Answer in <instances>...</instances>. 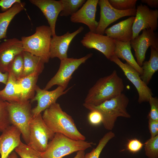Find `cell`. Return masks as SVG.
I'll return each instance as SVG.
<instances>
[{"instance_id": "obj_7", "label": "cell", "mask_w": 158, "mask_h": 158, "mask_svg": "<svg viewBox=\"0 0 158 158\" xmlns=\"http://www.w3.org/2000/svg\"><path fill=\"white\" fill-rule=\"evenodd\" d=\"M92 55L90 53L78 59L68 57L60 60L58 71L47 83L44 89L48 90L57 85L66 89L72 78L73 73L81 64L91 58Z\"/></svg>"}, {"instance_id": "obj_26", "label": "cell", "mask_w": 158, "mask_h": 158, "mask_svg": "<svg viewBox=\"0 0 158 158\" xmlns=\"http://www.w3.org/2000/svg\"><path fill=\"white\" fill-rule=\"evenodd\" d=\"M24 70L21 78L33 73L36 70L44 68V63L41 59L30 53L23 51Z\"/></svg>"}, {"instance_id": "obj_3", "label": "cell", "mask_w": 158, "mask_h": 158, "mask_svg": "<svg viewBox=\"0 0 158 158\" xmlns=\"http://www.w3.org/2000/svg\"><path fill=\"white\" fill-rule=\"evenodd\" d=\"M129 102L128 97L122 93L98 106H95L84 103L83 105L90 111H96L100 113L102 117V123L104 128L107 130L111 131L118 117H131L127 110Z\"/></svg>"}, {"instance_id": "obj_37", "label": "cell", "mask_w": 158, "mask_h": 158, "mask_svg": "<svg viewBox=\"0 0 158 158\" xmlns=\"http://www.w3.org/2000/svg\"><path fill=\"white\" fill-rule=\"evenodd\" d=\"M21 2L20 0H0L1 10L3 12H5L11 8L15 4Z\"/></svg>"}, {"instance_id": "obj_14", "label": "cell", "mask_w": 158, "mask_h": 158, "mask_svg": "<svg viewBox=\"0 0 158 158\" xmlns=\"http://www.w3.org/2000/svg\"><path fill=\"white\" fill-rule=\"evenodd\" d=\"M72 87L66 90L58 86L55 89L51 91L41 89L37 85L35 90L36 95L31 100V102L36 101L37 106L32 109L33 117H35L48 108L51 104L56 102L61 96L66 94Z\"/></svg>"}, {"instance_id": "obj_32", "label": "cell", "mask_w": 158, "mask_h": 158, "mask_svg": "<svg viewBox=\"0 0 158 158\" xmlns=\"http://www.w3.org/2000/svg\"><path fill=\"white\" fill-rule=\"evenodd\" d=\"M11 125L6 101L0 98V132H2Z\"/></svg>"}, {"instance_id": "obj_1", "label": "cell", "mask_w": 158, "mask_h": 158, "mask_svg": "<svg viewBox=\"0 0 158 158\" xmlns=\"http://www.w3.org/2000/svg\"><path fill=\"white\" fill-rule=\"evenodd\" d=\"M46 125L54 133L62 134L73 140L84 141L85 137L78 129L72 117L56 102L44 111L42 115Z\"/></svg>"}, {"instance_id": "obj_12", "label": "cell", "mask_w": 158, "mask_h": 158, "mask_svg": "<svg viewBox=\"0 0 158 158\" xmlns=\"http://www.w3.org/2000/svg\"><path fill=\"white\" fill-rule=\"evenodd\" d=\"M142 33L130 41L131 47L135 51L136 62L140 67L145 58L146 51L151 46L158 49V38L154 31L151 29H144Z\"/></svg>"}, {"instance_id": "obj_29", "label": "cell", "mask_w": 158, "mask_h": 158, "mask_svg": "<svg viewBox=\"0 0 158 158\" xmlns=\"http://www.w3.org/2000/svg\"><path fill=\"white\" fill-rule=\"evenodd\" d=\"M115 136V133L110 131L100 139L97 147L90 152L85 154L84 158H99L103 148Z\"/></svg>"}, {"instance_id": "obj_31", "label": "cell", "mask_w": 158, "mask_h": 158, "mask_svg": "<svg viewBox=\"0 0 158 158\" xmlns=\"http://www.w3.org/2000/svg\"><path fill=\"white\" fill-rule=\"evenodd\" d=\"M144 145L145 154L148 158H158V135L150 138Z\"/></svg>"}, {"instance_id": "obj_23", "label": "cell", "mask_w": 158, "mask_h": 158, "mask_svg": "<svg viewBox=\"0 0 158 158\" xmlns=\"http://www.w3.org/2000/svg\"><path fill=\"white\" fill-rule=\"evenodd\" d=\"M114 40L115 47L114 55L118 58L125 60L140 75H142V70L137 63L131 51L130 42H121Z\"/></svg>"}, {"instance_id": "obj_36", "label": "cell", "mask_w": 158, "mask_h": 158, "mask_svg": "<svg viewBox=\"0 0 158 158\" xmlns=\"http://www.w3.org/2000/svg\"><path fill=\"white\" fill-rule=\"evenodd\" d=\"M102 117L99 112L96 111H90L88 115L90 123L93 125H97L102 122Z\"/></svg>"}, {"instance_id": "obj_24", "label": "cell", "mask_w": 158, "mask_h": 158, "mask_svg": "<svg viewBox=\"0 0 158 158\" xmlns=\"http://www.w3.org/2000/svg\"><path fill=\"white\" fill-rule=\"evenodd\" d=\"M25 4L24 2L16 3L7 11L0 13V40L7 37L9 24L17 14L24 9Z\"/></svg>"}, {"instance_id": "obj_30", "label": "cell", "mask_w": 158, "mask_h": 158, "mask_svg": "<svg viewBox=\"0 0 158 158\" xmlns=\"http://www.w3.org/2000/svg\"><path fill=\"white\" fill-rule=\"evenodd\" d=\"M15 150L21 158H42L40 152L21 141Z\"/></svg>"}, {"instance_id": "obj_11", "label": "cell", "mask_w": 158, "mask_h": 158, "mask_svg": "<svg viewBox=\"0 0 158 158\" xmlns=\"http://www.w3.org/2000/svg\"><path fill=\"white\" fill-rule=\"evenodd\" d=\"M133 26L132 39L139 35L144 29H151L154 31L157 28L158 10L150 9L142 4L138 5Z\"/></svg>"}, {"instance_id": "obj_35", "label": "cell", "mask_w": 158, "mask_h": 158, "mask_svg": "<svg viewBox=\"0 0 158 158\" xmlns=\"http://www.w3.org/2000/svg\"><path fill=\"white\" fill-rule=\"evenodd\" d=\"M144 145L140 140L136 139L129 140L127 145V149L130 152L135 153L140 150Z\"/></svg>"}, {"instance_id": "obj_2", "label": "cell", "mask_w": 158, "mask_h": 158, "mask_svg": "<svg viewBox=\"0 0 158 158\" xmlns=\"http://www.w3.org/2000/svg\"><path fill=\"white\" fill-rule=\"evenodd\" d=\"M122 79L114 70L109 75L99 78L89 90L84 103L98 106L122 93Z\"/></svg>"}, {"instance_id": "obj_15", "label": "cell", "mask_w": 158, "mask_h": 158, "mask_svg": "<svg viewBox=\"0 0 158 158\" xmlns=\"http://www.w3.org/2000/svg\"><path fill=\"white\" fill-rule=\"evenodd\" d=\"M98 0H87L75 13L71 16L74 23H80L87 26L90 31L95 32L98 22L95 19Z\"/></svg>"}, {"instance_id": "obj_21", "label": "cell", "mask_w": 158, "mask_h": 158, "mask_svg": "<svg viewBox=\"0 0 158 158\" xmlns=\"http://www.w3.org/2000/svg\"><path fill=\"white\" fill-rule=\"evenodd\" d=\"M43 70H36L31 74L17 80L22 90L20 102L29 100L34 97L39 76Z\"/></svg>"}, {"instance_id": "obj_13", "label": "cell", "mask_w": 158, "mask_h": 158, "mask_svg": "<svg viewBox=\"0 0 158 158\" xmlns=\"http://www.w3.org/2000/svg\"><path fill=\"white\" fill-rule=\"evenodd\" d=\"M81 42L87 49L99 51L109 60L114 54V40L107 35L90 31L85 35Z\"/></svg>"}, {"instance_id": "obj_28", "label": "cell", "mask_w": 158, "mask_h": 158, "mask_svg": "<svg viewBox=\"0 0 158 158\" xmlns=\"http://www.w3.org/2000/svg\"><path fill=\"white\" fill-rule=\"evenodd\" d=\"M23 52L15 57L9 64L7 69V72L11 73L17 80L21 78L24 70Z\"/></svg>"}, {"instance_id": "obj_20", "label": "cell", "mask_w": 158, "mask_h": 158, "mask_svg": "<svg viewBox=\"0 0 158 158\" xmlns=\"http://www.w3.org/2000/svg\"><path fill=\"white\" fill-rule=\"evenodd\" d=\"M135 17L131 16L105 30L104 33L111 39L121 42H130L133 35V25Z\"/></svg>"}, {"instance_id": "obj_18", "label": "cell", "mask_w": 158, "mask_h": 158, "mask_svg": "<svg viewBox=\"0 0 158 158\" xmlns=\"http://www.w3.org/2000/svg\"><path fill=\"white\" fill-rule=\"evenodd\" d=\"M29 1L40 10L48 21L52 36L56 35V21L63 9L61 0H30Z\"/></svg>"}, {"instance_id": "obj_19", "label": "cell", "mask_w": 158, "mask_h": 158, "mask_svg": "<svg viewBox=\"0 0 158 158\" xmlns=\"http://www.w3.org/2000/svg\"><path fill=\"white\" fill-rule=\"evenodd\" d=\"M0 135L1 158H8L9 155L20 144L21 133L16 127L11 125Z\"/></svg>"}, {"instance_id": "obj_4", "label": "cell", "mask_w": 158, "mask_h": 158, "mask_svg": "<svg viewBox=\"0 0 158 158\" xmlns=\"http://www.w3.org/2000/svg\"><path fill=\"white\" fill-rule=\"evenodd\" d=\"M95 145L92 142L74 140L57 133L48 142L46 150L40 152V155L42 158H63L75 152L85 151Z\"/></svg>"}, {"instance_id": "obj_6", "label": "cell", "mask_w": 158, "mask_h": 158, "mask_svg": "<svg viewBox=\"0 0 158 158\" xmlns=\"http://www.w3.org/2000/svg\"><path fill=\"white\" fill-rule=\"evenodd\" d=\"M6 102L11 125L19 130L23 139L28 145L29 142L30 125L33 118L30 101Z\"/></svg>"}, {"instance_id": "obj_34", "label": "cell", "mask_w": 158, "mask_h": 158, "mask_svg": "<svg viewBox=\"0 0 158 158\" xmlns=\"http://www.w3.org/2000/svg\"><path fill=\"white\" fill-rule=\"evenodd\" d=\"M150 107L147 116L148 118L158 121V99L157 97H151L148 102Z\"/></svg>"}, {"instance_id": "obj_33", "label": "cell", "mask_w": 158, "mask_h": 158, "mask_svg": "<svg viewBox=\"0 0 158 158\" xmlns=\"http://www.w3.org/2000/svg\"><path fill=\"white\" fill-rule=\"evenodd\" d=\"M110 5L118 10L125 11L135 8L137 0H108Z\"/></svg>"}, {"instance_id": "obj_5", "label": "cell", "mask_w": 158, "mask_h": 158, "mask_svg": "<svg viewBox=\"0 0 158 158\" xmlns=\"http://www.w3.org/2000/svg\"><path fill=\"white\" fill-rule=\"evenodd\" d=\"M51 36L49 26L42 25L37 27L34 34L21 37L24 51L40 58L44 63H48Z\"/></svg>"}, {"instance_id": "obj_22", "label": "cell", "mask_w": 158, "mask_h": 158, "mask_svg": "<svg viewBox=\"0 0 158 158\" xmlns=\"http://www.w3.org/2000/svg\"><path fill=\"white\" fill-rule=\"evenodd\" d=\"M5 87L0 90V98L9 102L20 101L22 90L17 80L10 73Z\"/></svg>"}, {"instance_id": "obj_41", "label": "cell", "mask_w": 158, "mask_h": 158, "mask_svg": "<svg viewBox=\"0 0 158 158\" xmlns=\"http://www.w3.org/2000/svg\"><path fill=\"white\" fill-rule=\"evenodd\" d=\"M85 154L84 151H79L77 152L76 155L73 158H84Z\"/></svg>"}, {"instance_id": "obj_42", "label": "cell", "mask_w": 158, "mask_h": 158, "mask_svg": "<svg viewBox=\"0 0 158 158\" xmlns=\"http://www.w3.org/2000/svg\"><path fill=\"white\" fill-rule=\"evenodd\" d=\"M8 158H18L16 153L12 152L9 155Z\"/></svg>"}, {"instance_id": "obj_17", "label": "cell", "mask_w": 158, "mask_h": 158, "mask_svg": "<svg viewBox=\"0 0 158 158\" xmlns=\"http://www.w3.org/2000/svg\"><path fill=\"white\" fill-rule=\"evenodd\" d=\"M84 30L82 26L72 33L67 32L62 35L52 36L50 48V57L58 58L60 60L68 58L69 46L74 37Z\"/></svg>"}, {"instance_id": "obj_8", "label": "cell", "mask_w": 158, "mask_h": 158, "mask_svg": "<svg viewBox=\"0 0 158 158\" xmlns=\"http://www.w3.org/2000/svg\"><path fill=\"white\" fill-rule=\"evenodd\" d=\"M55 133L44 122L41 113L33 118L30 125L29 142L28 145L40 152L46 150L49 140H51Z\"/></svg>"}, {"instance_id": "obj_9", "label": "cell", "mask_w": 158, "mask_h": 158, "mask_svg": "<svg viewBox=\"0 0 158 158\" xmlns=\"http://www.w3.org/2000/svg\"><path fill=\"white\" fill-rule=\"evenodd\" d=\"M98 4L100 8V17L95 33L103 35L107 28L120 18L126 16H134L136 8L125 11L117 10L109 4L108 0H99Z\"/></svg>"}, {"instance_id": "obj_16", "label": "cell", "mask_w": 158, "mask_h": 158, "mask_svg": "<svg viewBox=\"0 0 158 158\" xmlns=\"http://www.w3.org/2000/svg\"><path fill=\"white\" fill-rule=\"evenodd\" d=\"M24 51L21 40L16 38L5 40L0 44V72H7L8 66L17 55Z\"/></svg>"}, {"instance_id": "obj_10", "label": "cell", "mask_w": 158, "mask_h": 158, "mask_svg": "<svg viewBox=\"0 0 158 158\" xmlns=\"http://www.w3.org/2000/svg\"><path fill=\"white\" fill-rule=\"evenodd\" d=\"M109 60L121 69L127 78L135 86L138 94V103L148 102L153 94L151 89L142 80L139 74L127 63H123L114 54Z\"/></svg>"}, {"instance_id": "obj_39", "label": "cell", "mask_w": 158, "mask_h": 158, "mask_svg": "<svg viewBox=\"0 0 158 158\" xmlns=\"http://www.w3.org/2000/svg\"><path fill=\"white\" fill-rule=\"evenodd\" d=\"M142 3H146L150 6L157 8L158 7V0H141Z\"/></svg>"}, {"instance_id": "obj_27", "label": "cell", "mask_w": 158, "mask_h": 158, "mask_svg": "<svg viewBox=\"0 0 158 158\" xmlns=\"http://www.w3.org/2000/svg\"><path fill=\"white\" fill-rule=\"evenodd\" d=\"M63 9L59 15L61 16H71L76 13L86 1L85 0H61Z\"/></svg>"}, {"instance_id": "obj_40", "label": "cell", "mask_w": 158, "mask_h": 158, "mask_svg": "<svg viewBox=\"0 0 158 158\" xmlns=\"http://www.w3.org/2000/svg\"><path fill=\"white\" fill-rule=\"evenodd\" d=\"M8 73H2L0 72V83L6 85L8 77Z\"/></svg>"}, {"instance_id": "obj_38", "label": "cell", "mask_w": 158, "mask_h": 158, "mask_svg": "<svg viewBox=\"0 0 158 158\" xmlns=\"http://www.w3.org/2000/svg\"><path fill=\"white\" fill-rule=\"evenodd\" d=\"M148 119V127L151 135L150 138L158 135V121Z\"/></svg>"}, {"instance_id": "obj_25", "label": "cell", "mask_w": 158, "mask_h": 158, "mask_svg": "<svg viewBox=\"0 0 158 158\" xmlns=\"http://www.w3.org/2000/svg\"><path fill=\"white\" fill-rule=\"evenodd\" d=\"M151 54L148 61L144 62L141 66L142 73L140 76L142 80L147 85L154 74L158 70V49L150 47Z\"/></svg>"}]
</instances>
